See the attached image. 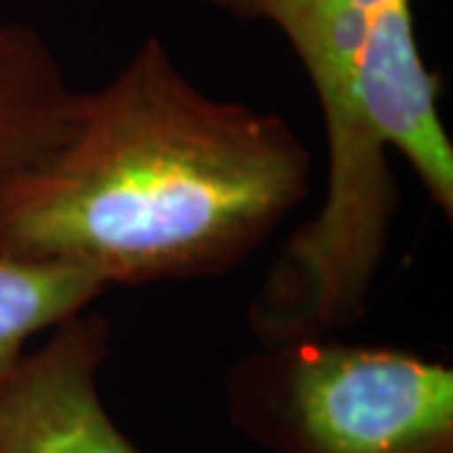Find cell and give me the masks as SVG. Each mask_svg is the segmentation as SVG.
<instances>
[{"instance_id":"obj_1","label":"cell","mask_w":453,"mask_h":453,"mask_svg":"<svg viewBox=\"0 0 453 453\" xmlns=\"http://www.w3.org/2000/svg\"><path fill=\"white\" fill-rule=\"evenodd\" d=\"M312 159L275 113L219 101L149 35L81 109L64 149L0 214V257L111 285L226 273L310 189Z\"/></svg>"},{"instance_id":"obj_6","label":"cell","mask_w":453,"mask_h":453,"mask_svg":"<svg viewBox=\"0 0 453 453\" xmlns=\"http://www.w3.org/2000/svg\"><path fill=\"white\" fill-rule=\"evenodd\" d=\"M106 290L81 267L0 257V378L33 338L91 308Z\"/></svg>"},{"instance_id":"obj_2","label":"cell","mask_w":453,"mask_h":453,"mask_svg":"<svg viewBox=\"0 0 453 453\" xmlns=\"http://www.w3.org/2000/svg\"><path fill=\"white\" fill-rule=\"evenodd\" d=\"M229 421L265 453H453V371L335 342H265L225 375Z\"/></svg>"},{"instance_id":"obj_3","label":"cell","mask_w":453,"mask_h":453,"mask_svg":"<svg viewBox=\"0 0 453 453\" xmlns=\"http://www.w3.org/2000/svg\"><path fill=\"white\" fill-rule=\"evenodd\" d=\"M282 33L320 101L327 177L360 184L386 166L368 121L378 91L421 61L411 0H204Z\"/></svg>"},{"instance_id":"obj_5","label":"cell","mask_w":453,"mask_h":453,"mask_svg":"<svg viewBox=\"0 0 453 453\" xmlns=\"http://www.w3.org/2000/svg\"><path fill=\"white\" fill-rule=\"evenodd\" d=\"M81 109L46 38L0 23V214L68 142Z\"/></svg>"},{"instance_id":"obj_4","label":"cell","mask_w":453,"mask_h":453,"mask_svg":"<svg viewBox=\"0 0 453 453\" xmlns=\"http://www.w3.org/2000/svg\"><path fill=\"white\" fill-rule=\"evenodd\" d=\"M106 353L109 323L86 308L18 357L0 378V453H144L104 405Z\"/></svg>"}]
</instances>
